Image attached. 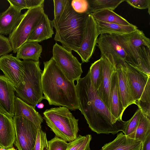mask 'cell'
<instances>
[{"mask_svg":"<svg viewBox=\"0 0 150 150\" xmlns=\"http://www.w3.org/2000/svg\"><path fill=\"white\" fill-rule=\"evenodd\" d=\"M76 85L79 110L89 127L97 134L123 133L128 121L118 120L99 96L91 81L89 70Z\"/></svg>","mask_w":150,"mask_h":150,"instance_id":"obj_1","label":"cell"},{"mask_svg":"<svg viewBox=\"0 0 150 150\" xmlns=\"http://www.w3.org/2000/svg\"><path fill=\"white\" fill-rule=\"evenodd\" d=\"M41 83L44 99L50 105L65 107L69 110H79L76 86L58 67L52 57L44 62Z\"/></svg>","mask_w":150,"mask_h":150,"instance_id":"obj_2","label":"cell"},{"mask_svg":"<svg viewBox=\"0 0 150 150\" xmlns=\"http://www.w3.org/2000/svg\"><path fill=\"white\" fill-rule=\"evenodd\" d=\"M71 0H68L61 15L51 21L56 30L54 40L60 42L67 50L76 52L79 47L89 13H79L73 9Z\"/></svg>","mask_w":150,"mask_h":150,"instance_id":"obj_3","label":"cell"},{"mask_svg":"<svg viewBox=\"0 0 150 150\" xmlns=\"http://www.w3.org/2000/svg\"><path fill=\"white\" fill-rule=\"evenodd\" d=\"M24 69L23 82L15 88L18 97L34 108L44 99L42 91L41 79L42 71L39 61L23 60Z\"/></svg>","mask_w":150,"mask_h":150,"instance_id":"obj_4","label":"cell"},{"mask_svg":"<svg viewBox=\"0 0 150 150\" xmlns=\"http://www.w3.org/2000/svg\"><path fill=\"white\" fill-rule=\"evenodd\" d=\"M47 125L56 136L70 142L77 137L79 120L65 107L52 108L43 113Z\"/></svg>","mask_w":150,"mask_h":150,"instance_id":"obj_5","label":"cell"},{"mask_svg":"<svg viewBox=\"0 0 150 150\" xmlns=\"http://www.w3.org/2000/svg\"><path fill=\"white\" fill-rule=\"evenodd\" d=\"M45 13L43 6L30 8L25 13L18 26L8 37L13 53H16L19 47L27 41L32 30Z\"/></svg>","mask_w":150,"mask_h":150,"instance_id":"obj_6","label":"cell"},{"mask_svg":"<svg viewBox=\"0 0 150 150\" xmlns=\"http://www.w3.org/2000/svg\"><path fill=\"white\" fill-rule=\"evenodd\" d=\"M118 41L126 56L127 62L138 69V51L143 45L150 48V40L143 31L138 28L128 34H112Z\"/></svg>","mask_w":150,"mask_h":150,"instance_id":"obj_7","label":"cell"},{"mask_svg":"<svg viewBox=\"0 0 150 150\" xmlns=\"http://www.w3.org/2000/svg\"><path fill=\"white\" fill-rule=\"evenodd\" d=\"M52 57L67 78L70 81H77L83 73L81 64L69 51L56 43L52 49Z\"/></svg>","mask_w":150,"mask_h":150,"instance_id":"obj_8","label":"cell"},{"mask_svg":"<svg viewBox=\"0 0 150 150\" xmlns=\"http://www.w3.org/2000/svg\"><path fill=\"white\" fill-rule=\"evenodd\" d=\"M15 130L14 143L18 150H32L35 143L38 129L28 120L21 116H14Z\"/></svg>","mask_w":150,"mask_h":150,"instance_id":"obj_9","label":"cell"},{"mask_svg":"<svg viewBox=\"0 0 150 150\" xmlns=\"http://www.w3.org/2000/svg\"><path fill=\"white\" fill-rule=\"evenodd\" d=\"M99 35L96 21L92 16L89 14L81 44L75 52L80 56L82 62L87 63L89 61L94 52Z\"/></svg>","mask_w":150,"mask_h":150,"instance_id":"obj_10","label":"cell"},{"mask_svg":"<svg viewBox=\"0 0 150 150\" xmlns=\"http://www.w3.org/2000/svg\"><path fill=\"white\" fill-rule=\"evenodd\" d=\"M0 69L5 77L17 88L22 83L24 69L22 61L12 54H6L0 57Z\"/></svg>","mask_w":150,"mask_h":150,"instance_id":"obj_11","label":"cell"},{"mask_svg":"<svg viewBox=\"0 0 150 150\" xmlns=\"http://www.w3.org/2000/svg\"><path fill=\"white\" fill-rule=\"evenodd\" d=\"M102 75L100 86L97 92L100 98L110 111V87L112 73L115 63L112 57H101Z\"/></svg>","mask_w":150,"mask_h":150,"instance_id":"obj_12","label":"cell"},{"mask_svg":"<svg viewBox=\"0 0 150 150\" xmlns=\"http://www.w3.org/2000/svg\"><path fill=\"white\" fill-rule=\"evenodd\" d=\"M96 46L99 48L101 57L106 58L112 56L115 62L122 59L127 62L126 56L122 47L112 35H100L97 40Z\"/></svg>","mask_w":150,"mask_h":150,"instance_id":"obj_13","label":"cell"},{"mask_svg":"<svg viewBox=\"0 0 150 150\" xmlns=\"http://www.w3.org/2000/svg\"><path fill=\"white\" fill-rule=\"evenodd\" d=\"M15 87L5 77L0 74V112L13 118L14 116Z\"/></svg>","mask_w":150,"mask_h":150,"instance_id":"obj_14","label":"cell"},{"mask_svg":"<svg viewBox=\"0 0 150 150\" xmlns=\"http://www.w3.org/2000/svg\"><path fill=\"white\" fill-rule=\"evenodd\" d=\"M125 64L132 96L135 103L140 98L150 76L129 63L125 61Z\"/></svg>","mask_w":150,"mask_h":150,"instance_id":"obj_15","label":"cell"},{"mask_svg":"<svg viewBox=\"0 0 150 150\" xmlns=\"http://www.w3.org/2000/svg\"><path fill=\"white\" fill-rule=\"evenodd\" d=\"M125 61L120 59L115 62L118 85L121 101L124 110L129 105L135 104L132 98L125 64Z\"/></svg>","mask_w":150,"mask_h":150,"instance_id":"obj_16","label":"cell"},{"mask_svg":"<svg viewBox=\"0 0 150 150\" xmlns=\"http://www.w3.org/2000/svg\"><path fill=\"white\" fill-rule=\"evenodd\" d=\"M24 16L10 5L5 11L0 13V35L11 34L18 26Z\"/></svg>","mask_w":150,"mask_h":150,"instance_id":"obj_17","label":"cell"},{"mask_svg":"<svg viewBox=\"0 0 150 150\" xmlns=\"http://www.w3.org/2000/svg\"><path fill=\"white\" fill-rule=\"evenodd\" d=\"M15 140L13 118L0 112V148L12 147Z\"/></svg>","mask_w":150,"mask_h":150,"instance_id":"obj_18","label":"cell"},{"mask_svg":"<svg viewBox=\"0 0 150 150\" xmlns=\"http://www.w3.org/2000/svg\"><path fill=\"white\" fill-rule=\"evenodd\" d=\"M14 116H21L31 121L37 129H41V124L43 118L35 109L18 97H16L15 100Z\"/></svg>","mask_w":150,"mask_h":150,"instance_id":"obj_19","label":"cell"},{"mask_svg":"<svg viewBox=\"0 0 150 150\" xmlns=\"http://www.w3.org/2000/svg\"><path fill=\"white\" fill-rule=\"evenodd\" d=\"M124 111L121 101L115 66L112 73L111 82L110 111L117 119L122 120V115Z\"/></svg>","mask_w":150,"mask_h":150,"instance_id":"obj_20","label":"cell"},{"mask_svg":"<svg viewBox=\"0 0 150 150\" xmlns=\"http://www.w3.org/2000/svg\"><path fill=\"white\" fill-rule=\"evenodd\" d=\"M141 141L127 137L122 132L112 141L105 144L100 150H141Z\"/></svg>","mask_w":150,"mask_h":150,"instance_id":"obj_21","label":"cell"},{"mask_svg":"<svg viewBox=\"0 0 150 150\" xmlns=\"http://www.w3.org/2000/svg\"><path fill=\"white\" fill-rule=\"evenodd\" d=\"M51 21L44 14L30 33L27 41L41 42L52 37L54 34Z\"/></svg>","mask_w":150,"mask_h":150,"instance_id":"obj_22","label":"cell"},{"mask_svg":"<svg viewBox=\"0 0 150 150\" xmlns=\"http://www.w3.org/2000/svg\"><path fill=\"white\" fill-rule=\"evenodd\" d=\"M42 51V46L38 42L27 41L18 49L16 57L23 60L38 61Z\"/></svg>","mask_w":150,"mask_h":150,"instance_id":"obj_23","label":"cell"},{"mask_svg":"<svg viewBox=\"0 0 150 150\" xmlns=\"http://www.w3.org/2000/svg\"><path fill=\"white\" fill-rule=\"evenodd\" d=\"M98 35L126 34L130 33L137 29L135 25H126L116 23L96 21Z\"/></svg>","mask_w":150,"mask_h":150,"instance_id":"obj_24","label":"cell"},{"mask_svg":"<svg viewBox=\"0 0 150 150\" xmlns=\"http://www.w3.org/2000/svg\"><path fill=\"white\" fill-rule=\"evenodd\" d=\"M96 21L118 24L123 25H131L126 19L113 11L109 9L100 10L90 13Z\"/></svg>","mask_w":150,"mask_h":150,"instance_id":"obj_25","label":"cell"},{"mask_svg":"<svg viewBox=\"0 0 150 150\" xmlns=\"http://www.w3.org/2000/svg\"><path fill=\"white\" fill-rule=\"evenodd\" d=\"M87 13L90 14L106 9L113 11L125 0H87Z\"/></svg>","mask_w":150,"mask_h":150,"instance_id":"obj_26","label":"cell"},{"mask_svg":"<svg viewBox=\"0 0 150 150\" xmlns=\"http://www.w3.org/2000/svg\"><path fill=\"white\" fill-rule=\"evenodd\" d=\"M142 114L150 119V76L140 98L135 102Z\"/></svg>","mask_w":150,"mask_h":150,"instance_id":"obj_27","label":"cell"},{"mask_svg":"<svg viewBox=\"0 0 150 150\" xmlns=\"http://www.w3.org/2000/svg\"><path fill=\"white\" fill-rule=\"evenodd\" d=\"M150 48L145 46L140 47L138 50V69L150 76Z\"/></svg>","mask_w":150,"mask_h":150,"instance_id":"obj_28","label":"cell"},{"mask_svg":"<svg viewBox=\"0 0 150 150\" xmlns=\"http://www.w3.org/2000/svg\"><path fill=\"white\" fill-rule=\"evenodd\" d=\"M149 132L150 119L144 115L141 112L134 139L141 141L142 143Z\"/></svg>","mask_w":150,"mask_h":150,"instance_id":"obj_29","label":"cell"},{"mask_svg":"<svg viewBox=\"0 0 150 150\" xmlns=\"http://www.w3.org/2000/svg\"><path fill=\"white\" fill-rule=\"evenodd\" d=\"M89 70L91 81L94 87L97 91L100 85L102 75L100 59L91 64Z\"/></svg>","mask_w":150,"mask_h":150,"instance_id":"obj_30","label":"cell"},{"mask_svg":"<svg viewBox=\"0 0 150 150\" xmlns=\"http://www.w3.org/2000/svg\"><path fill=\"white\" fill-rule=\"evenodd\" d=\"M141 113V111L139 109L132 117L128 120L124 132V134L127 137L134 139Z\"/></svg>","mask_w":150,"mask_h":150,"instance_id":"obj_31","label":"cell"},{"mask_svg":"<svg viewBox=\"0 0 150 150\" xmlns=\"http://www.w3.org/2000/svg\"><path fill=\"white\" fill-rule=\"evenodd\" d=\"M48 141L46 134L41 129H38L35 145L32 150H48Z\"/></svg>","mask_w":150,"mask_h":150,"instance_id":"obj_32","label":"cell"},{"mask_svg":"<svg viewBox=\"0 0 150 150\" xmlns=\"http://www.w3.org/2000/svg\"><path fill=\"white\" fill-rule=\"evenodd\" d=\"M48 150H66L69 143L57 136L48 141Z\"/></svg>","mask_w":150,"mask_h":150,"instance_id":"obj_33","label":"cell"},{"mask_svg":"<svg viewBox=\"0 0 150 150\" xmlns=\"http://www.w3.org/2000/svg\"><path fill=\"white\" fill-rule=\"evenodd\" d=\"M71 5L74 10L78 13H87L88 8L87 0H71Z\"/></svg>","mask_w":150,"mask_h":150,"instance_id":"obj_34","label":"cell"},{"mask_svg":"<svg viewBox=\"0 0 150 150\" xmlns=\"http://www.w3.org/2000/svg\"><path fill=\"white\" fill-rule=\"evenodd\" d=\"M129 4L134 8L141 9H148L150 14V0H125Z\"/></svg>","mask_w":150,"mask_h":150,"instance_id":"obj_35","label":"cell"},{"mask_svg":"<svg viewBox=\"0 0 150 150\" xmlns=\"http://www.w3.org/2000/svg\"><path fill=\"white\" fill-rule=\"evenodd\" d=\"M12 51L8 38L0 35V56L7 54Z\"/></svg>","mask_w":150,"mask_h":150,"instance_id":"obj_36","label":"cell"},{"mask_svg":"<svg viewBox=\"0 0 150 150\" xmlns=\"http://www.w3.org/2000/svg\"><path fill=\"white\" fill-rule=\"evenodd\" d=\"M53 1L54 4V18H55L62 14L68 0H54Z\"/></svg>","mask_w":150,"mask_h":150,"instance_id":"obj_37","label":"cell"},{"mask_svg":"<svg viewBox=\"0 0 150 150\" xmlns=\"http://www.w3.org/2000/svg\"><path fill=\"white\" fill-rule=\"evenodd\" d=\"M85 137V136L79 135L76 139L69 142L66 150H77L83 144Z\"/></svg>","mask_w":150,"mask_h":150,"instance_id":"obj_38","label":"cell"},{"mask_svg":"<svg viewBox=\"0 0 150 150\" xmlns=\"http://www.w3.org/2000/svg\"><path fill=\"white\" fill-rule=\"evenodd\" d=\"M7 1L11 5L20 11L24 9H26V5L25 0H8Z\"/></svg>","mask_w":150,"mask_h":150,"instance_id":"obj_39","label":"cell"},{"mask_svg":"<svg viewBox=\"0 0 150 150\" xmlns=\"http://www.w3.org/2000/svg\"><path fill=\"white\" fill-rule=\"evenodd\" d=\"M26 9L35 8L38 7H44V0H25Z\"/></svg>","mask_w":150,"mask_h":150,"instance_id":"obj_40","label":"cell"},{"mask_svg":"<svg viewBox=\"0 0 150 150\" xmlns=\"http://www.w3.org/2000/svg\"><path fill=\"white\" fill-rule=\"evenodd\" d=\"M92 139L91 135L88 134L85 136L83 144L77 150H88L90 149V143Z\"/></svg>","mask_w":150,"mask_h":150,"instance_id":"obj_41","label":"cell"},{"mask_svg":"<svg viewBox=\"0 0 150 150\" xmlns=\"http://www.w3.org/2000/svg\"><path fill=\"white\" fill-rule=\"evenodd\" d=\"M141 150H150V132H149L145 140L142 142Z\"/></svg>","mask_w":150,"mask_h":150,"instance_id":"obj_42","label":"cell"},{"mask_svg":"<svg viewBox=\"0 0 150 150\" xmlns=\"http://www.w3.org/2000/svg\"><path fill=\"white\" fill-rule=\"evenodd\" d=\"M44 107V104L41 103H39L37 106L38 108L39 109H42Z\"/></svg>","mask_w":150,"mask_h":150,"instance_id":"obj_43","label":"cell"},{"mask_svg":"<svg viewBox=\"0 0 150 150\" xmlns=\"http://www.w3.org/2000/svg\"><path fill=\"white\" fill-rule=\"evenodd\" d=\"M4 150H16L15 148L13 147H11L7 149H4Z\"/></svg>","mask_w":150,"mask_h":150,"instance_id":"obj_44","label":"cell"},{"mask_svg":"<svg viewBox=\"0 0 150 150\" xmlns=\"http://www.w3.org/2000/svg\"><path fill=\"white\" fill-rule=\"evenodd\" d=\"M88 150H91V149H90H90H88Z\"/></svg>","mask_w":150,"mask_h":150,"instance_id":"obj_45","label":"cell"}]
</instances>
